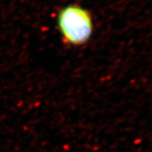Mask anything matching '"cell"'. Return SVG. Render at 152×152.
<instances>
[{"label":"cell","mask_w":152,"mask_h":152,"mask_svg":"<svg viewBox=\"0 0 152 152\" xmlns=\"http://www.w3.org/2000/svg\"><path fill=\"white\" fill-rule=\"evenodd\" d=\"M57 26L65 43L73 46L87 43L94 32L92 15L77 4L64 6L57 15Z\"/></svg>","instance_id":"1"}]
</instances>
